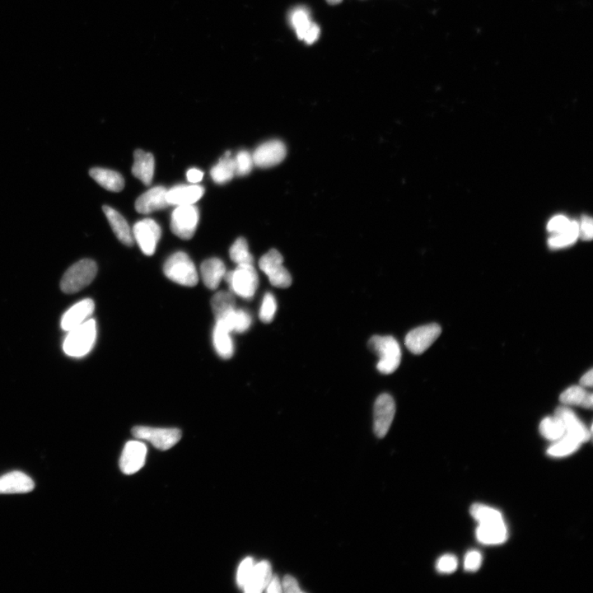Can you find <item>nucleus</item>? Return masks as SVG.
Here are the masks:
<instances>
[{
	"label": "nucleus",
	"instance_id": "obj_29",
	"mask_svg": "<svg viewBox=\"0 0 593 593\" xmlns=\"http://www.w3.org/2000/svg\"><path fill=\"white\" fill-rule=\"evenodd\" d=\"M559 400L564 405L582 406L587 409L592 408V394L583 389L582 386L569 387L560 395Z\"/></svg>",
	"mask_w": 593,
	"mask_h": 593
},
{
	"label": "nucleus",
	"instance_id": "obj_28",
	"mask_svg": "<svg viewBox=\"0 0 593 593\" xmlns=\"http://www.w3.org/2000/svg\"><path fill=\"white\" fill-rule=\"evenodd\" d=\"M210 175L216 183L221 185L225 184L233 179L236 175L235 162L230 151L224 153L217 165L212 168Z\"/></svg>",
	"mask_w": 593,
	"mask_h": 593
},
{
	"label": "nucleus",
	"instance_id": "obj_21",
	"mask_svg": "<svg viewBox=\"0 0 593 593\" xmlns=\"http://www.w3.org/2000/svg\"><path fill=\"white\" fill-rule=\"evenodd\" d=\"M476 538L484 545H501L505 543L508 539V530L504 521L480 524L476 530Z\"/></svg>",
	"mask_w": 593,
	"mask_h": 593
},
{
	"label": "nucleus",
	"instance_id": "obj_32",
	"mask_svg": "<svg viewBox=\"0 0 593 593\" xmlns=\"http://www.w3.org/2000/svg\"><path fill=\"white\" fill-rule=\"evenodd\" d=\"M211 306L216 320L236 308L235 295L231 292L219 291L214 294Z\"/></svg>",
	"mask_w": 593,
	"mask_h": 593
},
{
	"label": "nucleus",
	"instance_id": "obj_48",
	"mask_svg": "<svg viewBox=\"0 0 593 593\" xmlns=\"http://www.w3.org/2000/svg\"><path fill=\"white\" fill-rule=\"evenodd\" d=\"M330 6H336V4H339L342 2V0H326Z\"/></svg>",
	"mask_w": 593,
	"mask_h": 593
},
{
	"label": "nucleus",
	"instance_id": "obj_11",
	"mask_svg": "<svg viewBox=\"0 0 593 593\" xmlns=\"http://www.w3.org/2000/svg\"><path fill=\"white\" fill-rule=\"evenodd\" d=\"M396 414V404L393 398L389 394H382L378 396L375 405V420L373 429L376 436L384 438L389 431Z\"/></svg>",
	"mask_w": 593,
	"mask_h": 593
},
{
	"label": "nucleus",
	"instance_id": "obj_10",
	"mask_svg": "<svg viewBox=\"0 0 593 593\" xmlns=\"http://www.w3.org/2000/svg\"><path fill=\"white\" fill-rule=\"evenodd\" d=\"M442 329L438 324L419 326L406 335L405 347L414 354H421L431 347L440 335Z\"/></svg>",
	"mask_w": 593,
	"mask_h": 593
},
{
	"label": "nucleus",
	"instance_id": "obj_18",
	"mask_svg": "<svg viewBox=\"0 0 593 593\" xmlns=\"http://www.w3.org/2000/svg\"><path fill=\"white\" fill-rule=\"evenodd\" d=\"M204 189L198 185H179L167 190V200L169 204L179 205L194 204L202 197Z\"/></svg>",
	"mask_w": 593,
	"mask_h": 593
},
{
	"label": "nucleus",
	"instance_id": "obj_30",
	"mask_svg": "<svg viewBox=\"0 0 593 593\" xmlns=\"http://www.w3.org/2000/svg\"><path fill=\"white\" fill-rule=\"evenodd\" d=\"M578 237H580V224L575 221H571L566 230L550 238L549 246L552 249H564L574 244Z\"/></svg>",
	"mask_w": 593,
	"mask_h": 593
},
{
	"label": "nucleus",
	"instance_id": "obj_4",
	"mask_svg": "<svg viewBox=\"0 0 593 593\" xmlns=\"http://www.w3.org/2000/svg\"><path fill=\"white\" fill-rule=\"evenodd\" d=\"M97 273V266L95 260L83 259L67 270L63 275L60 288L65 293H76L83 288L90 286L95 279Z\"/></svg>",
	"mask_w": 593,
	"mask_h": 593
},
{
	"label": "nucleus",
	"instance_id": "obj_13",
	"mask_svg": "<svg viewBox=\"0 0 593 593\" xmlns=\"http://www.w3.org/2000/svg\"><path fill=\"white\" fill-rule=\"evenodd\" d=\"M287 149L280 140H270L256 149L252 158L254 165L260 168L277 166L286 157Z\"/></svg>",
	"mask_w": 593,
	"mask_h": 593
},
{
	"label": "nucleus",
	"instance_id": "obj_27",
	"mask_svg": "<svg viewBox=\"0 0 593 593\" xmlns=\"http://www.w3.org/2000/svg\"><path fill=\"white\" fill-rule=\"evenodd\" d=\"M289 25L295 31L298 39L303 41L314 22L312 21L309 9L298 6L288 13Z\"/></svg>",
	"mask_w": 593,
	"mask_h": 593
},
{
	"label": "nucleus",
	"instance_id": "obj_26",
	"mask_svg": "<svg viewBox=\"0 0 593 593\" xmlns=\"http://www.w3.org/2000/svg\"><path fill=\"white\" fill-rule=\"evenodd\" d=\"M216 321L221 322L231 333H244L250 328L251 316L249 312L242 309H235L228 312Z\"/></svg>",
	"mask_w": 593,
	"mask_h": 593
},
{
	"label": "nucleus",
	"instance_id": "obj_15",
	"mask_svg": "<svg viewBox=\"0 0 593 593\" xmlns=\"http://www.w3.org/2000/svg\"><path fill=\"white\" fill-rule=\"evenodd\" d=\"M167 190L163 186H155L140 195L135 202V209L139 214H148L158 209L169 207L167 200Z\"/></svg>",
	"mask_w": 593,
	"mask_h": 593
},
{
	"label": "nucleus",
	"instance_id": "obj_38",
	"mask_svg": "<svg viewBox=\"0 0 593 593\" xmlns=\"http://www.w3.org/2000/svg\"><path fill=\"white\" fill-rule=\"evenodd\" d=\"M255 563L253 559L249 557L242 560L237 574V582L238 586L244 589L247 581H249L252 571H253Z\"/></svg>",
	"mask_w": 593,
	"mask_h": 593
},
{
	"label": "nucleus",
	"instance_id": "obj_37",
	"mask_svg": "<svg viewBox=\"0 0 593 593\" xmlns=\"http://www.w3.org/2000/svg\"><path fill=\"white\" fill-rule=\"evenodd\" d=\"M235 174L237 176H242L249 174L254 166L253 158L249 152L241 151L237 154L235 158Z\"/></svg>",
	"mask_w": 593,
	"mask_h": 593
},
{
	"label": "nucleus",
	"instance_id": "obj_36",
	"mask_svg": "<svg viewBox=\"0 0 593 593\" xmlns=\"http://www.w3.org/2000/svg\"><path fill=\"white\" fill-rule=\"evenodd\" d=\"M277 310V302L272 293L265 294L260 309V319L264 323H270L274 319Z\"/></svg>",
	"mask_w": 593,
	"mask_h": 593
},
{
	"label": "nucleus",
	"instance_id": "obj_24",
	"mask_svg": "<svg viewBox=\"0 0 593 593\" xmlns=\"http://www.w3.org/2000/svg\"><path fill=\"white\" fill-rule=\"evenodd\" d=\"M92 179L107 190L119 193L125 188L123 176L115 171L95 167L90 171Z\"/></svg>",
	"mask_w": 593,
	"mask_h": 593
},
{
	"label": "nucleus",
	"instance_id": "obj_16",
	"mask_svg": "<svg viewBox=\"0 0 593 593\" xmlns=\"http://www.w3.org/2000/svg\"><path fill=\"white\" fill-rule=\"evenodd\" d=\"M95 309V302L86 298L76 303L65 312L62 319V328L69 331L90 319Z\"/></svg>",
	"mask_w": 593,
	"mask_h": 593
},
{
	"label": "nucleus",
	"instance_id": "obj_14",
	"mask_svg": "<svg viewBox=\"0 0 593 593\" xmlns=\"http://www.w3.org/2000/svg\"><path fill=\"white\" fill-rule=\"evenodd\" d=\"M555 415L562 420L566 427V435L573 438L581 445L590 440L592 433L571 409L559 407L555 412Z\"/></svg>",
	"mask_w": 593,
	"mask_h": 593
},
{
	"label": "nucleus",
	"instance_id": "obj_5",
	"mask_svg": "<svg viewBox=\"0 0 593 593\" xmlns=\"http://www.w3.org/2000/svg\"><path fill=\"white\" fill-rule=\"evenodd\" d=\"M223 279L231 293L245 300L253 298L258 288V274L253 265H238L235 270L226 272Z\"/></svg>",
	"mask_w": 593,
	"mask_h": 593
},
{
	"label": "nucleus",
	"instance_id": "obj_44",
	"mask_svg": "<svg viewBox=\"0 0 593 593\" xmlns=\"http://www.w3.org/2000/svg\"><path fill=\"white\" fill-rule=\"evenodd\" d=\"M321 34L320 27L316 25V23H312L310 29L308 30L307 34L305 36V41L307 45H312L319 39V36Z\"/></svg>",
	"mask_w": 593,
	"mask_h": 593
},
{
	"label": "nucleus",
	"instance_id": "obj_43",
	"mask_svg": "<svg viewBox=\"0 0 593 593\" xmlns=\"http://www.w3.org/2000/svg\"><path fill=\"white\" fill-rule=\"evenodd\" d=\"M282 587L284 592L287 593L302 592L295 578L291 575L284 577Z\"/></svg>",
	"mask_w": 593,
	"mask_h": 593
},
{
	"label": "nucleus",
	"instance_id": "obj_7",
	"mask_svg": "<svg viewBox=\"0 0 593 593\" xmlns=\"http://www.w3.org/2000/svg\"><path fill=\"white\" fill-rule=\"evenodd\" d=\"M199 223V210L194 204L179 205L172 214L171 230L183 240L195 235Z\"/></svg>",
	"mask_w": 593,
	"mask_h": 593
},
{
	"label": "nucleus",
	"instance_id": "obj_46",
	"mask_svg": "<svg viewBox=\"0 0 593 593\" xmlns=\"http://www.w3.org/2000/svg\"><path fill=\"white\" fill-rule=\"evenodd\" d=\"M266 587H267V592L269 593H280L283 592L282 585L278 577H272Z\"/></svg>",
	"mask_w": 593,
	"mask_h": 593
},
{
	"label": "nucleus",
	"instance_id": "obj_23",
	"mask_svg": "<svg viewBox=\"0 0 593 593\" xmlns=\"http://www.w3.org/2000/svg\"><path fill=\"white\" fill-rule=\"evenodd\" d=\"M272 578V566L267 561H261L255 564L253 571L244 590L249 593H260L265 590Z\"/></svg>",
	"mask_w": 593,
	"mask_h": 593
},
{
	"label": "nucleus",
	"instance_id": "obj_39",
	"mask_svg": "<svg viewBox=\"0 0 593 593\" xmlns=\"http://www.w3.org/2000/svg\"><path fill=\"white\" fill-rule=\"evenodd\" d=\"M459 561L454 555L445 554L438 560L437 571L441 573H452L456 571Z\"/></svg>",
	"mask_w": 593,
	"mask_h": 593
},
{
	"label": "nucleus",
	"instance_id": "obj_17",
	"mask_svg": "<svg viewBox=\"0 0 593 593\" xmlns=\"http://www.w3.org/2000/svg\"><path fill=\"white\" fill-rule=\"evenodd\" d=\"M34 488V480L21 471H13L0 477V494L29 493Z\"/></svg>",
	"mask_w": 593,
	"mask_h": 593
},
{
	"label": "nucleus",
	"instance_id": "obj_41",
	"mask_svg": "<svg viewBox=\"0 0 593 593\" xmlns=\"http://www.w3.org/2000/svg\"><path fill=\"white\" fill-rule=\"evenodd\" d=\"M571 221L566 217L559 216L554 217L548 223L547 230L550 232L559 233L568 227Z\"/></svg>",
	"mask_w": 593,
	"mask_h": 593
},
{
	"label": "nucleus",
	"instance_id": "obj_45",
	"mask_svg": "<svg viewBox=\"0 0 593 593\" xmlns=\"http://www.w3.org/2000/svg\"><path fill=\"white\" fill-rule=\"evenodd\" d=\"M186 176H188V180L190 183L197 184L202 181L204 174L202 171L193 168L188 172Z\"/></svg>",
	"mask_w": 593,
	"mask_h": 593
},
{
	"label": "nucleus",
	"instance_id": "obj_42",
	"mask_svg": "<svg viewBox=\"0 0 593 593\" xmlns=\"http://www.w3.org/2000/svg\"><path fill=\"white\" fill-rule=\"evenodd\" d=\"M592 221L590 217H583L580 225V237L583 240H591L592 238Z\"/></svg>",
	"mask_w": 593,
	"mask_h": 593
},
{
	"label": "nucleus",
	"instance_id": "obj_19",
	"mask_svg": "<svg viewBox=\"0 0 593 593\" xmlns=\"http://www.w3.org/2000/svg\"><path fill=\"white\" fill-rule=\"evenodd\" d=\"M105 216L109 221L110 225L113 230L115 235L118 239L125 246H132L134 245V239L133 233L130 230V228L125 218L114 209L104 205L102 207Z\"/></svg>",
	"mask_w": 593,
	"mask_h": 593
},
{
	"label": "nucleus",
	"instance_id": "obj_31",
	"mask_svg": "<svg viewBox=\"0 0 593 593\" xmlns=\"http://www.w3.org/2000/svg\"><path fill=\"white\" fill-rule=\"evenodd\" d=\"M540 432L546 440L557 442L566 435V427L557 415L545 418L540 423Z\"/></svg>",
	"mask_w": 593,
	"mask_h": 593
},
{
	"label": "nucleus",
	"instance_id": "obj_47",
	"mask_svg": "<svg viewBox=\"0 0 593 593\" xmlns=\"http://www.w3.org/2000/svg\"><path fill=\"white\" fill-rule=\"evenodd\" d=\"M592 377V370H591L582 377L580 385L582 387H592L593 384Z\"/></svg>",
	"mask_w": 593,
	"mask_h": 593
},
{
	"label": "nucleus",
	"instance_id": "obj_8",
	"mask_svg": "<svg viewBox=\"0 0 593 593\" xmlns=\"http://www.w3.org/2000/svg\"><path fill=\"white\" fill-rule=\"evenodd\" d=\"M284 258L277 250H270L259 261L260 269L267 275L273 286L286 288L292 284V277L283 265Z\"/></svg>",
	"mask_w": 593,
	"mask_h": 593
},
{
	"label": "nucleus",
	"instance_id": "obj_6",
	"mask_svg": "<svg viewBox=\"0 0 593 593\" xmlns=\"http://www.w3.org/2000/svg\"><path fill=\"white\" fill-rule=\"evenodd\" d=\"M132 433L137 440L151 442L158 449L162 451L170 449L181 438V431L179 428L135 426Z\"/></svg>",
	"mask_w": 593,
	"mask_h": 593
},
{
	"label": "nucleus",
	"instance_id": "obj_33",
	"mask_svg": "<svg viewBox=\"0 0 593 593\" xmlns=\"http://www.w3.org/2000/svg\"><path fill=\"white\" fill-rule=\"evenodd\" d=\"M471 516L474 517L479 524H494V522H503L501 512L494 508L483 505V504L475 503L471 506L470 510Z\"/></svg>",
	"mask_w": 593,
	"mask_h": 593
},
{
	"label": "nucleus",
	"instance_id": "obj_22",
	"mask_svg": "<svg viewBox=\"0 0 593 593\" xmlns=\"http://www.w3.org/2000/svg\"><path fill=\"white\" fill-rule=\"evenodd\" d=\"M134 158L133 175L141 181L144 185H151L154 174V165H155L153 154L138 149L134 153Z\"/></svg>",
	"mask_w": 593,
	"mask_h": 593
},
{
	"label": "nucleus",
	"instance_id": "obj_9",
	"mask_svg": "<svg viewBox=\"0 0 593 593\" xmlns=\"http://www.w3.org/2000/svg\"><path fill=\"white\" fill-rule=\"evenodd\" d=\"M132 233L143 253L153 255L162 235L160 226L153 219L146 218L134 224Z\"/></svg>",
	"mask_w": 593,
	"mask_h": 593
},
{
	"label": "nucleus",
	"instance_id": "obj_35",
	"mask_svg": "<svg viewBox=\"0 0 593 593\" xmlns=\"http://www.w3.org/2000/svg\"><path fill=\"white\" fill-rule=\"evenodd\" d=\"M581 443L573 438L564 435L549 447L547 454L553 457H564L571 455L581 447Z\"/></svg>",
	"mask_w": 593,
	"mask_h": 593
},
{
	"label": "nucleus",
	"instance_id": "obj_2",
	"mask_svg": "<svg viewBox=\"0 0 593 593\" xmlns=\"http://www.w3.org/2000/svg\"><path fill=\"white\" fill-rule=\"evenodd\" d=\"M370 348L378 357L377 368L382 375H391L400 366L401 350L399 343L392 336L375 335L370 340Z\"/></svg>",
	"mask_w": 593,
	"mask_h": 593
},
{
	"label": "nucleus",
	"instance_id": "obj_1",
	"mask_svg": "<svg viewBox=\"0 0 593 593\" xmlns=\"http://www.w3.org/2000/svg\"><path fill=\"white\" fill-rule=\"evenodd\" d=\"M96 338V321L95 319H90L81 326L69 331L63 344L64 351L70 357L85 356L93 348Z\"/></svg>",
	"mask_w": 593,
	"mask_h": 593
},
{
	"label": "nucleus",
	"instance_id": "obj_34",
	"mask_svg": "<svg viewBox=\"0 0 593 593\" xmlns=\"http://www.w3.org/2000/svg\"><path fill=\"white\" fill-rule=\"evenodd\" d=\"M230 258L238 265H253V256L250 253L249 244L244 237L238 238L230 251Z\"/></svg>",
	"mask_w": 593,
	"mask_h": 593
},
{
	"label": "nucleus",
	"instance_id": "obj_12",
	"mask_svg": "<svg viewBox=\"0 0 593 593\" xmlns=\"http://www.w3.org/2000/svg\"><path fill=\"white\" fill-rule=\"evenodd\" d=\"M147 447L139 440L126 443L120 460L121 471L126 475H133L146 464Z\"/></svg>",
	"mask_w": 593,
	"mask_h": 593
},
{
	"label": "nucleus",
	"instance_id": "obj_20",
	"mask_svg": "<svg viewBox=\"0 0 593 593\" xmlns=\"http://www.w3.org/2000/svg\"><path fill=\"white\" fill-rule=\"evenodd\" d=\"M226 272L225 265L218 258L204 260L200 267L204 286L211 291L218 288Z\"/></svg>",
	"mask_w": 593,
	"mask_h": 593
},
{
	"label": "nucleus",
	"instance_id": "obj_25",
	"mask_svg": "<svg viewBox=\"0 0 593 593\" xmlns=\"http://www.w3.org/2000/svg\"><path fill=\"white\" fill-rule=\"evenodd\" d=\"M231 333L221 322L216 321L213 331V343L219 357L223 359L232 358L235 353Z\"/></svg>",
	"mask_w": 593,
	"mask_h": 593
},
{
	"label": "nucleus",
	"instance_id": "obj_40",
	"mask_svg": "<svg viewBox=\"0 0 593 593\" xmlns=\"http://www.w3.org/2000/svg\"><path fill=\"white\" fill-rule=\"evenodd\" d=\"M482 555L476 550L466 554L464 561L466 571L476 572L482 566Z\"/></svg>",
	"mask_w": 593,
	"mask_h": 593
},
{
	"label": "nucleus",
	"instance_id": "obj_3",
	"mask_svg": "<svg viewBox=\"0 0 593 593\" xmlns=\"http://www.w3.org/2000/svg\"><path fill=\"white\" fill-rule=\"evenodd\" d=\"M166 277L176 284L186 287H194L199 277L193 261L185 252L179 251L172 255L163 266Z\"/></svg>",
	"mask_w": 593,
	"mask_h": 593
}]
</instances>
